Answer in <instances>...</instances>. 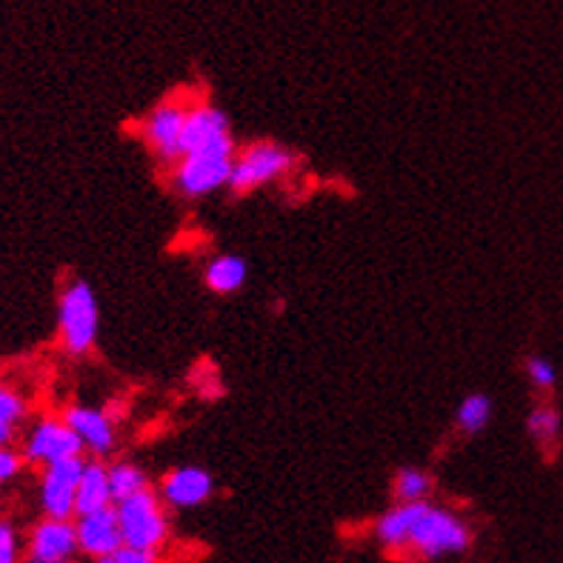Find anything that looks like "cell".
Segmentation results:
<instances>
[{
	"instance_id": "obj_1",
	"label": "cell",
	"mask_w": 563,
	"mask_h": 563,
	"mask_svg": "<svg viewBox=\"0 0 563 563\" xmlns=\"http://www.w3.org/2000/svg\"><path fill=\"white\" fill-rule=\"evenodd\" d=\"M238 143L232 135L214 137L209 143H200L195 150L184 152L180 161L172 166V189L180 198H207L218 192L232 180L235 169Z\"/></svg>"
},
{
	"instance_id": "obj_2",
	"label": "cell",
	"mask_w": 563,
	"mask_h": 563,
	"mask_svg": "<svg viewBox=\"0 0 563 563\" xmlns=\"http://www.w3.org/2000/svg\"><path fill=\"white\" fill-rule=\"evenodd\" d=\"M472 527L466 518L450 507H438L432 500H427L418 515V521L409 536L407 552L404 558H415V561H441V558L464 555L472 547Z\"/></svg>"
},
{
	"instance_id": "obj_3",
	"label": "cell",
	"mask_w": 563,
	"mask_h": 563,
	"mask_svg": "<svg viewBox=\"0 0 563 563\" xmlns=\"http://www.w3.org/2000/svg\"><path fill=\"white\" fill-rule=\"evenodd\" d=\"M57 327H60V343L71 357H84L95 350L100 327L98 295L86 280H71L64 286L57 300Z\"/></svg>"
},
{
	"instance_id": "obj_4",
	"label": "cell",
	"mask_w": 563,
	"mask_h": 563,
	"mask_svg": "<svg viewBox=\"0 0 563 563\" xmlns=\"http://www.w3.org/2000/svg\"><path fill=\"white\" fill-rule=\"evenodd\" d=\"M123 529V547H137V550L161 552L172 538L169 507L157 495L155 486L132 495V498L114 504Z\"/></svg>"
},
{
	"instance_id": "obj_5",
	"label": "cell",
	"mask_w": 563,
	"mask_h": 563,
	"mask_svg": "<svg viewBox=\"0 0 563 563\" xmlns=\"http://www.w3.org/2000/svg\"><path fill=\"white\" fill-rule=\"evenodd\" d=\"M295 166H298V152H292L284 143L255 141L238 152L229 189H232V195H250L255 189L278 184L286 175H292Z\"/></svg>"
},
{
	"instance_id": "obj_6",
	"label": "cell",
	"mask_w": 563,
	"mask_h": 563,
	"mask_svg": "<svg viewBox=\"0 0 563 563\" xmlns=\"http://www.w3.org/2000/svg\"><path fill=\"white\" fill-rule=\"evenodd\" d=\"M192 103L195 98H189V95H172V98L155 103L141 121L143 143L161 166L172 169L184 155L186 118H189Z\"/></svg>"
},
{
	"instance_id": "obj_7",
	"label": "cell",
	"mask_w": 563,
	"mask_h": 563,
	"mask_svg": "<svg viewBox=\"0 0 563 563\" xmlns=\"http://www.w3.org/2000/svg\"><path fill=\"white\" fill-rule=\"evenodd\" d=\"M84 443L75 435V429L66 423V418H43L29 429L23 438V457L29 464L49 466L69 461V457H84Z\"/></svg>"
},
{
	"instance_id": "obj_8",
	"label": "cell",
	"mask_w": 563,
	"mask_h": 563,
	"mask_svg": "<svg viewBox=\"0 0 563 563\" xmlns=\"http://www.w3.org/2000/svg\"><path fill=\"white\" fill-rule=\"evenodd\" d=\"M84 466L86 457H69V461H60V464L43 466L41 507L46 518H75Z\"/></svg>"
},
{
	"instance_id": "obj_9",
	"label": "cell",
	"mask_w": 563,
	"mask_h": 563,
	"mask_svg": "<svg viewBox=\"0 0 563 563\" xmlns=\"http://www.w3.org/2000/svg\"><path fill=\"white\" fill-rule=\"evenodd\" d=\"M155 489L169 509H198L214 495V478L203 466H175Z\"/></svg>"
},
{
	"instance_id": "obj_10",
	"label": "cell",
	"mask_w": 563,
	"mask_h": 563,
	"mask_svg": "<svg viewBox=\"0 0 563 563\" xmlns=\"http://www.w3.org/2000/svg\"><path fill=\"white\" fill-rule=\"evenodd\" d=\"M80 552L78 527L75 518H43L35 523L29 536L26 561L29 563H49V561H69Z\"/></svg>"
},
{
	"instance_id": "obj_11",
	"label": "cell",
	"mask_w": 563,
	"mask_h": 563,
	"mask_svg": "<svg viewBox=\"0 0 563 563\" xmlns=\"http://www.w3.org/2000/svg\"><path fill=\"white\" fill-rule=\"evenodd\" d=\"M75 527H78V543L80 552L95 558L114 555L118 550H123V529L121 518H118V509H100V512L78 515L75 518Z\"/></svg>"
},
{
	"instance_id": "obj_12",
	"label": "cell",
	"mask_w": 563,
	"mask_h": 563,
	"mask_svg": "<svg viewBox=\"0 0 563 563\" xmlns=\"http://www.w3.org/2000/svg\"><path fill=\"white\" fill-rule=\"evenodd\" d=\"M66 423L75 429V435L80 438L84 450L95 457L112 455L114 446H118V429L114 421L109 418L103 409L95 407H69L64 412Z\"/></svg>"
},
{
	"instance_id": "obj_13",
	"label": "cell",
	"mask_w": 563,
	"mask_h": 563,
	"mask_svg": "<svg viewBox=\"0 0 563 563\" xmlns=\"http://www.w3.org/2000/svg\"><path fill=\"white\" fill-rule=\"evenodd\" d=\"M423 504H427V500H418V504H393V507L386 509L378 521H375V527H372L375 541H378L386 552L404 558L409 536H412V527L415 521H418V515H421Z\"/></svg>"
},
{
	"instance_id": "obj_14",
	"label": "cell",
	"mask_w": 563,
	"mask_h": 563,
	"mask_svg": "<svg viewBox=\"0 0 563 563\" xmlns=\"http://www.w3.org/2000/svg\"><path fill=\"white\" fill-rule=\"evenodd\" d=\"M114 507L112 495V481H109V464H103L100 457L86 461L84 475H80L78 486V509H75V518L78 515L100 512V509Z\"/></svg>"
},
{
	"instance_id": "obj_15",
	"label": "cell",
	"mask_w": 563,
	"mask_h": 563,
	"mask_svg": "<svg viewBox=\"0 0 563 563\" xmlns=\"http://www.w3.org/2000/svg\"><path fill=\"white\" fill-rule=\"evenodd\" d=\"M250 278V264L241 255H218L203 269V284L214 295H235Z\"/></svg>"
},
{
	"instance_id": "obj_16",
	"label": "cell",
	"mask_w": 563,
	"mask_h": 563,
	"mask_svg": "<svg viewBox=\"0 0 563 563\" xmlns=\"http://www.w3.org/2000/svg\"><path fill=\"white\" fill-rule=\"evenodd\" d=\"M435 478L421 466H400L393 478V504H418L432 498Z\"/></svg>"
},
{
	"instance_id": "obj_17",
	"label": "cell",
	"mask_w": 563,
	"mask_h": 563,
	"mask_svg": "<svg viewBox=\"0 0 563 563\" xmlns=\"http://www.w3.org/2000/svg\"><path fill=\"white\" fill-rule=\"evenodd\" d=\"M493 398L484 393H472L466 395L461 404H457L455 409V429L461 432V435L472 438L478 435V432H484L486 427H489V421H493Z\"/></svg>"
},
{
	"instance_id": "obj_18",
	"label": "cell",
	"mask_w": 563,
	"mask_h": 563,
	"mask_svg": "<svg viewBox=\"0 0 563 563\" xmlns=\"http://www.w3.org/2000/svg\"><path fill=\"white\" fill-rule=\"evenodd\" d=\"M109 481H112L114 504H121V500L132 498V495L143 493V489L152 486L146 470L132 464V461H114V464H109Z\"/></svg>"
},
{
	"instance_id": "obj_19",
	"label": "cell",
	"mask_w": 563,
	"mask_h": 563,
	"mask_svg": "<svg viewBox=\"0 0 563 563\" xmlns=\"http://www.w3.org/2000/svg\"><path fill=\"white\" fill-rule=\"evenodd\" d=\"M23 421H26V400L21 393H14L12 386L0 384V446L18 438Z\"/></svg>"
},
{
	"instance_id": "obj_20",
	"label": "cell",
	"mask_w": 563,
	"mask_h": 563,
	"mask_svg": "<svg viewBox=\"0 0 563 563\" xmlns=\"http://www.w3.org/2000/svg\"><path fill=\"white\" fill-rule=\"evenodd\" d=\"M561 412L550 404H541L529 412L527 418V432L532 435V441H538L541 446H555L558 438H561Z\"/></svg>"
},
{
	"instance_id": "obj_21",
	"label": "cell",
	"mask_w": 563,
	"mask_h": 563,
	"mask_svg": "<svg viewBox=\"0 0 563 563\" xmlns=\"http://www.w3.org/2000/svg\"><path fill=\"white\" fill-rule=\"evenodd\" d=\"M523 369H527L529 384L536 386V389H543V393H550L552 386H555L558 372H555V364H552L550 357L529 355L527 364H523Z\"/></svg>"
},
{
	"instance_id": "obj_22",
	"label": "cell",
	"mask_w": 563,
	"mask_h": 563,
	"mask_svg": "<svg viewBox=\"0 0 563 563\" xmlns=\"http://www.w3.org/2000/svg\"><path fill=\"white\" fill-rule=\"evenodd\" d=\"M18 555H21L18 532L9 521H0V563H18Z\"/></svg>"
},
{
	"instance_id": "obj_23",
	"label": "cell",
	"mask_w": 563,
	"mask_h": 563,
	"mask_svg": "<svg viewBox=\"0 0 563 563\" xmlns=\"http://www.w3.org/2000/svg\"><path fill=\"white\" fill-rule=\"evenodd\" d=\"M23 464H26V457L18 455L12 446H0V484H9L23 470Z\"/></svg>"
},
{
	"instance_id": "obj_24",
	"label": "cell",
	"mask_w": 563,
	"mask_h": 563,
	"mask_svg": "<svg viewBox=\"0 0 563 563\" xmlns=\"http://www.w3.org/2000/svg\"><path fill=\"white\" fill-rule=\"evenodd\" d=\"M114 555H118V563H164L161 552L137 550V547H123V550H118Z\"/></svg>"
},
{
	"instance_id": "obj_25",
	"label": "cell",
	"mask_w": 563,
	"mask_h": 563,
	"mask_svg": "<svg viewBox=\"0 0 563 563\" xmlns=\"http://www.w3.org/2000/svg\"><path fill=\"white\" fill-rule=\"evenodd\" d=\"M92 563H118V555H103V558H95Z\"/></svg>"
},
{
	"instance_id": "obj_26",
	"label": "cell",
	"mask_w": 563,
	"mask_h": 563,
	"mask_svg": "<svg viewBox=\"0 0 563 563\" xmlns=\"http://www.w3.org/2000/svg\"><path fill=\"white\" fill-rule=\"evenodd\" d=\"M49 563H75V558H69V561H49Z\"/></svg>"
}]
</instances>
